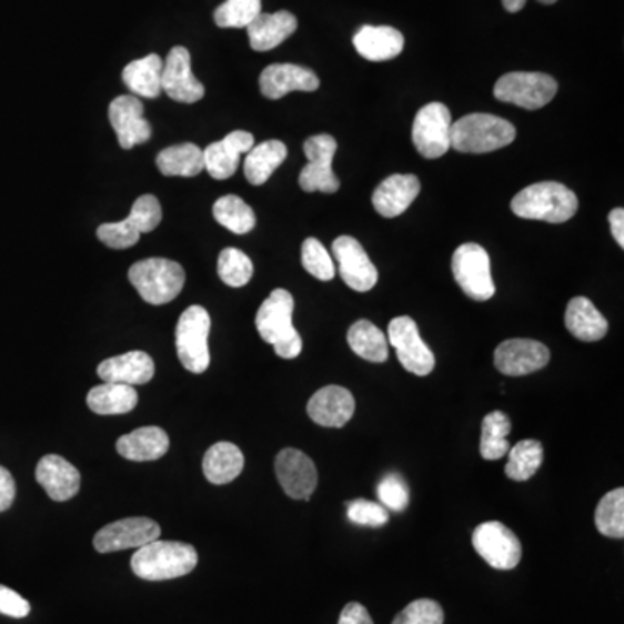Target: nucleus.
Listing matches in <instances>:
<instances>
[{"mask_svg": "<svg viewBox=\"0 0 624 624\" xmlns=\"http://www.w3.org/2000/svg\"><path fill=\"white\" fill-rule=\"evenodd\" d=\"M14 499H17V482L8 469L0 466V514L11 509Z\"/></svg>", "mask_w": 624, "mask_h": 624, "instance_id": "de8ad7c7", "label": "nucleus"}, {"mask_svg": "<svg viewBox=\"0 0 624 624\" xmlns=\"http://www.w3.org/2000/svg\"><path fill=\"white\" fill-rule=\"evenodd\" d=\"M163 61L159 54H148L123 68L122 80L135 95L154 99L162 94Z\"/></svg>", "mask_w": 624, "mask_h": 624, "instance_id": "7c9ffc66", "label": "nucleus"}, {"mask_svg": "<svg viewBox=\"0 0 624 624\" xmlns=\"http://www.w3.org/2000/svg\"><path fill=\"white\" fill-rule=\"evenodd\" d=\"M336 271L345 285L354 292H370L379 281V271L364 252L363 245L356 238L340 236L333 241Z\"/></svg>", "mask_w": 624, "mask_h": 624, "instance_id": "4468645a", "label": "nucleus"}, {"mask_svg": "<svg viewBox=\"0 0 624 624\" xmlns=\"http://www.w3.org/2000/svg\"><path fill=\"white\" fill-rule=\"evenodd\" d=\"M259 85L264 98L281 99L293 91H318L320 79L312 70L299 64H269L261 73Z\"/></svg>", "mask_w": 624, "mask_h": 624, "instance_id": "412c9836", "label": "nucleus"}, {"mask_svg": "<svg viewBox=\"0 0 624 624\" xmlns=\"http://www.w3.org/2000/svg\"><path fill=\"white\" fill-rule=\"evenodd\" d=\"M162 530L157 522L147 517H129L111 522L101 527L94 536V548L99 553L120 552L127 548H141L159 540Z\"/></svg>", "mask_w": 624, "mask_h": 624, "instance_id": "2eb2a0df", "label": "nucleus"}, {"mask_svg": "<svg viewBox=\"0 0 624 624\" xmlns=\"http://www.w3.org/2000/svg\"><path fill=\"white\" fill-rule=\"evenodd\" d=\"M472 545L493 570L510 571L517 567L522 558V545L514 531L502 522H484L475 527Z\"/></svg>", "mask_w": 624, "mask_h": 624, "instance_id": "f8f14e48", "label": "nucleus"}, {"mask_svg": "<svg viewBox=\"0 0 624 624\" xmlns=\"http://www.w3.org/2000/svg\"><path fill=\"white\" fill-rule=\"evenodd\" d=\"M36 479L49 499L68 502L80 490V472L60 455H46L37 463Z\"/></svg>", "mask_w": 624, "mask_h": 624, "instance_id": "b1692460", "label": "nucleus"}, {"mask_svg": "<svg viewBox=\"0 0 624 624\" xmlns=\"http://www.w3.org/2000/svg\"><path fill=\"white\" fill-rule=\"evenodd\" d=\"M157 167L169 178H194L205 170L203 150L193 143L175 144L165 148L157 157Z\"/></svg>", "mask_w": 624, "mask_h": 624, "instance_id": "72a5a7b5", "label": "nucleus"}, {"mask_svg": "<svg viewBox=\"0 0 624 624\" xmlns=\"http://www.w3.org/2000/svg\"><path fill=\"white\" fill-rule=\"evenodd\" d=\"M515 127L490 113H471L451 125V148L460 153H491L514 143Z\"/></svg>", "mask_w": 624, "mask_h": 624, "instance_id": "20e7f679", "label": "nucleus"}, {"mask_svg": "<svg viewBox=\"0 0 624 624\" xmlns=\"http://www.w3.org/2000/svg\"><path fill=\"white\" fill-rule=\"evenodd\" d=\"M30 608L32 607H30L28 601L21 597L20 593L0 585V614L21 620V617H27L30 614Z\"/></svg>", "mask_w": 624, "mask_h": 624, "instance_id": "49530a36", "label": "nucleus"}, {"mask_svg": "<svg viewBox=\"0 0 624 624\" xmlns=\"http://www.w3.org/2000/svg\"><path fill=\"white\" fill-rule=\"evenodd\" d=\"M444 611L441 605L431 598H420L411 602L401 611L392 624H443Z\"/></svg>", "mask_w": 624, "mask_h": 624, "instance_id": "37998d69", "label": "nucleus"}, {"mask_svg": "<svg viewBox=\"0 0 624 624\" xmlns=\"http://www.w3.org/2000/svg\"><path fill=\"white\" fill-rule=\"evenodd\" d=\"M289 157L285 143H281L278 139L264 141V143L253 147L246 153L243 170H245V178L249 179L250 184L253 187H262L268 179H271L274 170L285 162Z\"/></svg>", "mask_w": 624, "mask_h": 624, "instance_id": "2f4dec72", "label": "nucleus"}, {"mask_svg": "<svg viewBox=\"0 0 624 624\" xmlns=\"http://www.w3.org/2000/svg\"><path fill=\"white\" fill-rule=\"evenodd\" d=\"M198 552L193 545L181 542H154L138 548L131 567L135 576L147 581H167L187 576L197 567Z\"/></svg>", "mask_w": 624, "mask_h": 624, "instance_id": "7ed1b4c3", "label": "nucleus"}, {"mask_svg": "<svg viewBox=\"0 0 624 624\" xmlns=\"http://www.w3.org/2000/svg\"><path fill=\"white\" fill-rule=\"evenodd\" d=\"M169 447V435L160 427L135 429L117 441L119 455L131 462H154L162 459Z\"/></svg>", "mask_w": 624, "mask_h": 624, "instance_id": "cd10ccee", "label": "nucleus"}, {"mask_svg": "<svg viewBox=\"0 0 624 624\" xmlns=\"http://www.w3.org/2000/svg\"><path fill=\"white\" fill-rule=\"evenodd\" d=\"M336 148L339 144L330 134L312 135L305 141L304 153L309 162L299 175V184L305 193L321 191L332 194L339 191L340 181L332 169Z\"/></svg>", "mask_w": 624, "mask_h": 624, "instance_id": "9d476101", "label": "nucleus"}, {"mask_svg": "<svg viewBox=\"0 0 624 624\" xmlns=\"http://www.w3.org/2000/svg\"><path fill=\"white\" fill-rule=\"evenodd\" d=\"M577 207L576 193L561 182L553 181L531 184L512 200V212L517 218L550 224L571 221L576 215Z\"/></svg>", "mask_w": 624, "mask_h": 624, "instance_id": "f03ea898", "label": "nucleus"}, {"mask_svg": "<svg viewBox=\"0 0 624 624\" xmlns=\"http://www.w3.org/2000/svg\"><path fill=\"white\" fill-rule=\"evenodd\" d=\"M162 222V207L159 198L143 194L135 200L129 218L120 222H108L98 228L99 241L108 249L125 250L138 243L141 234L151 233Z\"/></svg>", "mask_w": 624, "mask_h": 624, "instance_id": "0eeeda50", "label": "nucleus"}, {"mask_svg": "<svg viewBox=\"0 0 624 624\" xmlns=\"http://www.w3.org/2000/svg\"><path fill=\"white\" fill-rule=\"evenodd\" d=\"M595 526L598 533L614 540L624 537V490L611 491L605 494L595 510Z\"/></svg>", "mask_w": 624, "mask_h": 624, "instance_id": "58836bf2", "label": "nucleus"}, {"mask_svg": "<svg viewBox=\"0 0 624 624\" xmlns=\"http://www.w3.org/2000/svg\"><path fill=\"white\" fill-rule=\"evenodd\" d=\"M557 91V80L546 73L512 72L496 82L494 98L524 110H540L555 98Z\"/></svg>", "mask_w": 624, "mask_h": 624, "instance_id": "1a4fd4ad", "label": "nucleus"}, {"mask_svg": "<svg viewBox=\"0 0 624 624\" xmlns=\"http://www.w3.org/2000/svg\"><path fill=\"white\" fill-rule=\"evenodd\" d=\"M98 376L110 384L132 385V388L144 385L154 376V363L148 352H125L120 356L101 361Z\"/></svg>", "mask_w": 624, "mask_h": 624, "instance_id": "5701e85b", "label": "nucleus"}, {"mask_svg": "<svg viewBox=\"0 0 624 624\" xmlns=\"http://www.w3.org/2000/svg\"><path fill=\"white\" fill-rule=\"evenodd\" d=\"M138 392L132 385L103 382L89 391L88 406L98 415H125L138 404Z\"/></svg>", "mask_w": 624, "mask_h": 624, "instance_id": "473e14b6", "label": "nucleus"}, {"mask_svg": "<svg viewBox=\"0 0 624 624\" xmlns=\"http://www.w3.org/2000/svg\"><path fill=\"white\" fill-rule=\"evenodd\" d=\"M565 329L583 342H597L607 335L608 323L586 296H574L565 311Z\"/></svg>", "mask_w": 624, "mask_h": 624, "instance_id": "c85d7f7f", "label": "nucleus"}, {"mask_svg": "<svg viewBox=\"0 0 624 624\" xmlns=\"http://www.w3.org/2000/svg\"><path fill=\"white\" fill-rule=\"evenodd\" d=\"M537 2H542V4L552 6L557 2V0H537Z\"/></svg>", "mask_w": 624, "mask_h": 624, "instance_id": "603ef678", "label": "nucleus"}, {"mask_svg": "<svg viewBox=\"0 0 624 624\" xmlns=\"http://www.w3.org/2000/svg\"><path fill=\"white\" fill-rule=\"evenodd\" d=\"M354 411H356L354 395L340 385L320 389L308 403L309 416L321 427L342 429L351 422Z\"/></svg>", "mask_w": 624, "mask_h": 624, "instance_id": "aec40b11", "label": "nucleus"}, {"mask_svg": "<svg viewBox=\"0 0 624 624\" xmlns=\"http://www.w3.org/2000/svg\"><path fill=\"white\" fill-rule=\"evenodd\" d=\"M376 493H379L380 505L392 512H404L410 505V490L401 475L389 474L388 477L382 479Z\"/></svg>", "mask_w": 624, "mask_h": 624, "instance_id": "c03bdc74", "label": "nucleus"}, {"mask_svg": "<svg viewBox=\"0 0 624 624\" xmlns=\"http://www.w3.org/2000/svg\"><path fill=\"white\" fill-rule=\"evenodd\" d=\"M451 111L446 104H425L413 122V144L423 159H441L451 148Z\"/></svg>", "mask_w": 624, "mask_h": 624, "instance_id": "9b49d317", "label": "nucleus"}, {"mask_svg": "<svg viewBox=\"0 0 624 624\" xmlns=\"http://www.w3.org/2000/svg\"><path fill=\"white\" fill-rule=\"evenodd\" d=\"M453 276L462 292L474 301L486 302L496 293L493 276H491L490 253L477 243H463L451 259Z\"/></svg>", "mask_w": 624, "mask_h": 624, "instance_id": "6e6552de", "label": "nucleus"}, {"mask_svg": "<svg viewBox=\"0 0 624 624\" xmlns=\"http://www.w3.org/2000/svg\"><path fill=\"white\" fill-rule=\"evenodd\" d=\"M210 314L202 305H191L182 312L175 329V349L179 361L188 372H207L210 364L209 333Z\"/></svg>", "mask_w": 624, "mask_h": 624, "instance_id": "423d86ee", "label": "nucleus"}, {"mask_svg": "<svg viewBox=\"0 0 624 624\" xmlns=\"http://www.w3.org/2000/svg\"><path fill=\"white\" fill-rule=\"evenodd\" d=\"M420 190H422V184L416 175H391L373 193V207L382 218H400L410 209L411 203L415 202Z\"/></svg>", "mask_w": 624, "mask_h": 624, "instance_id": "393cba45", "label": "nucleus"}, {"mask_svg": "<svg viewBox=\"0 0 624 624\" xmlns=\"http://www.w3.org/2000/svg\"><path fill=\"white\" fill-rule=\"evenodd\" d=\"M527 0H502L503 8L509 12H519L524 9Z\"/></svg>", "mask_w": 624, "mask_h": 624, "instance_id": "3c124183", "label": "nucleus"}, {"mask_svg": "<svg viewBox=\"0 0 624 624\" xmlns=\"http://www.w3.org/2000/svg\"><path fill=\"white\" fill-rule=\"evenodd\" d=\"M389 344L395 349L404 370L416 376L431 375L435 366L434 352L423 342L419 324L410 316L394 318L389 323Z\"/></svg>", "mask_w": 624, "mask_h": 624, "instance_id": "ddd939ff", "label": "nucleus"}, {"mask_svg": "<svg viewBox=\"0 0 624 624\" xmlns=\"http://www.w3.org/2000/svg\"><path fill=\"white\" fill-rule=\"evenodd\" d=\"M339 624H373V620L364 605L351 602L340 614Z\"/></svg>", "mask_w": 624, "mask_h": 624, "instance_id": "09e8293b", "label": "nucleus"}, {"mask_svg": "<svg viewBox=\"0 0 624 624\" xmlns=\"http://www.w3.org/2000/svg\"><path fill=\"white\" fill-rule=\"evenodd\" d=\"M253 147H255V138L250 132H231L218 143L209 144L203 150L207 172L218 181L230 179L240 165L241 154L249 153Z\"/></svg>", "mask_w": 624, "mask_h": 624, "instance_id": "4be33fe9", "label": "nucleus"}, {"mask_svg": "<svg viewBox=\"0 0 624 624\" xmlns=\"http://www.w3.org/2000/svg\"><path fill=\"white\" fill-rule=\"evenodd\" d=\"M293 301L289 290L276 289L262 302L255 316V326L264 342L273 345L274 352L283 360L301 356L302 336L293 326Z\"/></svg>", "mask_w": 624, "mask_h": 624, "instance_id": "f257e3e1", "label": "nucleus"}, {"mask_svg": "<svg viewBox=\"0 0 624 624\" xmlns=\"http://www.w3.org/2000/svg\"><path fill=\"white\" fill-rule=\"evenodd\" d=\"M510 431H512V423L503 411H493L490 415L484 416L481 435L482 459L491 462V460L506 456L510 450Z\"/></svg>", "mask_w": 624, "mask_h": 624, "instance_id": "e433bc0d", "label": "nucleus"}, {"mask_svg": "<svg viewBox=\"0 0 624 624\" xmlns=\"http://www.w3.org/2000/svg\"><path fill=\"white\" fill-rule=\"evenodd\" d=\"M509 462H506L505 474L512 481L524 482L530 481L542 466L545 459V450L540 441L526 439L515 446H510Z\"/></svg>", "mask_w": 624, "mask_h": 624, "instance_id": "c9c22d12", "label": "nucleus"}, {"mask_svg": "<svg viewBox=\"0 0 624 624\" xmlns=\"http://www.w3.org/2000/svg\"><path fill=\"white\" fill-rule=\"evenodd\" d=\"M129 281L144 302L163 305L174 301L184 289L187 273L179 262L151 258L129 269Z\"/></svg>", "mask_w": 624, "mask_h": 624, "instance_id": "39448f33", "label": "nucleus"}, {"mask_svg": "<svg viewBox=\"0 0 624 624\" xmlns=\"http://www.w3.org/2000/svg\"><path fill=\"white\" fill-rule=\"evenodd\" d=\"M348 517L358 526L382 527L388 524L389 512L380 503L354 500L348 503Z\"/></svg>", "mask_w": 624, "mask_h": 624, "instance_id": "a18cd8bd", "label": "nucleus"}, {"mask_svg": "<svg viewBox=\"0 0 624 624\" xmlns=\"http://www.w3.org/2000/svg\"><path fill=\"white\" fill-rule=\"evenodd\" d=\"M276 477L290 499L309 500L318 486L316 465L302 451L286 447L276 456Z\"/></svg>", "mask_w": 624, "mask_h": 624, "instance_id": "6ab92c4d", "label": "nucleus"}, {"mask_svg": "<svg viewBox=\"0 0 624 624\" xmlns=\"http://www.w3.org/2000/svg\"><path fill=\"white\" fill-rule=\"evenodd\" d=\"M262 12V0H225L214 12L219 28H246Z\"/></svg>", "mask_w": 624, "mask_h": 624, "instance_id": "a19ab883", "label": "nucleus"}, {"mask_svg": "<svg viewBox=\"0 0 624 624\" xmlns=\"http://www.w3.org/2000/svg\"><path fill=\"white\" fill-rule=\"evenodd\" d=\"M548 361V348L537 340H505L494 351V366L506 376L530 375L545 368Z\"/></svg>", "mask_w": 624, "mask_h": 624, "instance_id": "f3484780", "label": "nucleus"}, {"mask_svg": "<svg viewBox=\"0 0 624 624\" xmlns=\"http://www.w3.org/2000/svg\"><path fill=\"white\" fill-rule=\"evenodd\" d=\"M356 51L368 61L394 60L403 52L404 37L392 27L364 24L352 39Z\"/></svg>", "mask_w": 624, "mask_h": 624, "instance_id": "bb28decb", "label": "nucleus"}, {"mask_svg": "<svg viewBox=\"0 0 624 624\" xmlns=\"http://www.w3.org/2000/svg\"><path fill=\"white\" fill-rule=\"evenodd\" d=\"M349 348L370 363H385L389 358V340L372 321L360 320L348 333Z\"/></svg>", "mask_w": 624, "mask_h": 624, "instance_id": "f704fd0d", "label": "nucleus"}, {"mask_svg": "<svg viewBox=\"0 0 624 624\" xmlns=\"http://www.w3.org/2000/svg\"><path fill=\"white\" fill-rule=\"evenodd\" d=\"M162 92L178 103L193 104L205 95L203 83L191 72V54L187 48L170 49L162 70Z\"/></svg>", "mask_w": 624, "mask_h": 624, "instance_id": "dca6fc26", "label": "nucleus"}, {"mask_svg": "<svg viewBox=\"0 0 624 624\" xmlns=\"http://www.w3.org/2000/svg\"><path fill=\"white\" fill-rule=\"evenodd\" d=\"M111 127L123 150H132L151 139V125L144 119V107L135 95H119L108 108Z\"/></svg>", "mask_w": 624, "mask_h": 624, "instance_id": "a211bd4d", "label": "nucleus"}, {"mask_svg": "<svg viewBox=\"0 0 624 624\" xmlns=\"http://www.w3.org/2000/svg\"><path fill=\"white\" fill-rule=\"evenodd\" d=\"M608 224H611V233H613L614 240H616L617 245L623 249L624 246V210L614 209L611 214H608Z\"/></svg>", "mask_w": 624, "mask_h": 624, "instance_id": "8fccbe9b", "label": "nucleus"}, {"mask_svg": "<svg viewBox=\"0 0 624 624\" xmlns=\"http://www.w3.org/2000/svg\"><path fill=\"white\" fill-rule=\"evenodd\" d=\"M245 459L240 447L233 443H218L209 447L203 456V474L215 486L230 484L243 472Z\"/></svg>", "mask_w": 624, "mask_h": 624, "instance_id": "c756f323", "label": "nucleus"}, {"mask_svg": "<svg viewBox=\"0 0 624 624\" xmlns=\"http://www.w3.org/2000/svg\"><path fill=\"white\" fill-rule=\"evenodd\" d=\"M302 265L311 276L320 281H332L336 274L332 255L316 238H308L302 243Z\"/></svg>", "mask_w": 624, "mask_h": 624, "instance_id": "79ce46f5", "label": "nucleus"}, {"mask_svg": "<svg viewBox=\"0 0 624 624\" xmlns=\"http://www.w3.org/2000/svg\"><path fill=\"white\" fill-rule=\"evenodd\" d=\"M299 21L292 12L278 11L273 14L261 12L252 23L246 27L249 32L250 48L253 51H273L278 46L283 44L290 36L295 33Z\"/></svg>", "mask_w": 624, "mask_h": 624, "instance_id": "a878e982", "label": "nucleus"}, {"mask_svg": "<svg viewBox=\"0 0 624 624\" xmlns=\"http://www.w3.org/2000/svg\"><path fill=\"white\" fill-rule=\"evenodd\" d=\"M214 218L234 234H246L255 228V212L236 194H225L214 203Z\"/></svg>", "mask_w": 624, "mask_h": 624, "instance_id": "4c0bfd02", "label": "nucleus"}, {"mask_svg": "<svg viewBox=\"0 0 624 624\" xmlns=\"http://www.w3.org/2000/svg\"><path fill=\"white\" fill-rule=\"evenodd\" d=\"M219 278L231 289L245 286L253 276V262L238 249H224L218 261Z\"/></svg>", "mask_w": 624, "mask_h": 624, "instance_id": "ea45409f", "label": "nucleus"}]
</instances>
